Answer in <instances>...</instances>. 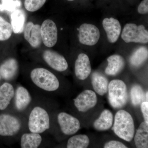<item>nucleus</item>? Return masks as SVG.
I'll return each mask as SVG.
<instances>
[{"instance_id":"obj_8","label":"nucleus","mask_w":148,"mask_h":148,"mask_svg":"<svg viewBox=\"0 0 148 148\" xmlns=\"http://www.w3.org/2000/svg\"><path fill=\"white\" fill-rule=\"evenodd\" d=\"M121 37L126 43H147L148 32L144 25L127 23L123 28Z\"/></svg>"},{"instance_id":"obj_17","label":"nucleus","mask_w":148,"mask_h":148,"mask_svg":"<svg viewBox=\"0 0 148 148\" xmlns=\"http://www.w3.org/2000/svg\"><path fill=\"white\" fill-rule=\"evenodd\" d=\"M75 75L78 79L84 80L90 75L91 64L89 57L86 54L81 53L78 56L74 66Z\"/></svg>"},{"instance_id":"obj_32","label":"nucleus","mask_w":148,"mask_h":148,"mask_svg":"<svg viewBox=\"0 0 148 148\" xmlns=\"http://www.w3.org/2000/svg\"><path fill=\"white\" fill-rule=\"evenodd\" d=\"M140 106L145 121L148 123V102L144 101L140 104Z\"/></svg>"},{"instance_id":"obj_21","label":"nucleus","mask_w":148,"mask_h":148,"mask_svg":"<svg viewBox=\"0 0 148 148\" xmlns=\"http://www.w3.org/2000/svg\"><path fill=\"white\" fill-rule=\"evenodd\" d=\"M113 122V115L112 112L109 110H105L93 123V127L98 131H106L112 127Z\"/></svg>"},{"instance_id":"obj_13","label":"nucleus","mask_w":148,"mask_h":148,"mask_svg":"<svg viewBox=\"0 0 148 148\" xmlns=\"http://www.w3.org/2000/svg\"><path fill=\"white\" fill-rule=\"evenodd\" d=\"M42 42L48 47L55 45L58 40V29L55 22L47 19L42 22L40 27Z\"/></svg>"},{"instance_id":"obj_31","label":"nucleus","mask_w":148,"mask_h":148,"mask_svg":"<svg viewBox=\"0 0 148 148\" xmlns=\"http://www.w3.org/2000/svg\"><path fill=\"white\" fill-rule=\"evenodd\" d=\"M138 12L140 14H147L148 12V0H143L138 6Z\"/></svg>"},{"instance_id":"obj_7","label":"nucleus","mask_w":148,"mask_h":148,"mask_svg":"<svg viewBox=\"0 0 148 148\" xmlns=\"http://www.w3.org/2000/svg\"><path fill=\"white\" fill-rule=\"evenodd\" d=\"M51 119L56 121L59 131L64 136H71L75 135L80 128L79 121L66 112H60L55 115L53 111Z\"/></svg>"},{"instance_id":"obj_29","label":"nucleus","mask_w":148,"mask_h":148,"mask_svg":"<svg viewBox=\"0 0 148 148\" xmlns=\"http://www.w3.org/2000/svg\"><path fill=\"white\" fill-rule=\"evenodd\" d=\"M47 0H25L24 6L27 11L34 12L41 8Z\"/></svg>"},{"instance_id":"obj_3","label":"nucleus","mask_w":148,"mask_h":148,"mask_svg":"<svg viewBox=\"0 0 148 148\" xmlns=\"http://www.w3.org/2000/svg\"><path fill=\"white\" fill-rule=\"evenodd\" d=\"M28 81V84L38 93L47 96L58 91L61 86L58 77L44 67L32 69L29 72Z\"/></svg>"},{"instance_id":"obj_25","label":"nucleus","mask_w":148,"mask_h":148,"mask_svg":"<svg viewBox=\"0 0 148 148\" xmlns=\"http://www.w3.org/2000/svg\"><path fill=\"white\" fill-rule=\"evenodd\" d=\"M148 51L145 47L139 48L131 56L130 59V64L134 67L141 66L147 59Z\"/></svg>"},{"instance_id":"obj_22","label":"nucleus","mask_w":148,"mask_h":148,"mask_svg":"<svg viewBox=\"0 0 148 148\" xmlns=\"http://www.w3.org/2000/svg\"><path fill=\"white\" fill-rule=\"evenodd\" d=\"M11 25L15 34H20L24 31L26 21V15L21 10L16 9L10 15Z\"/></svg>"},{"instance_id":"obj_4","label":"nucleus","mask_w":148,"mask_h":148,"mask_svg":"<svg viewBox=\"0 0 148 148\" xmlns=\"http://www.w3.org/2000/svg\"><path fill=\"white\" fill-rule=\"evenodd\" d=\"M112 130L117 136L127 142L132 141L135 135V125L132 116L124 110L116 114Z\"/></svg>"},{"instance_id":"obj_6","label":"nucleus","mask_w":148,"mask_h":148,"mask_svg":"<svg viewBox=\"0 0 148 148\" xmlns=\"http://www.w3.org/2000/svg\"><path fill=\"white\" fill-rule=\"evenodd\" d=\"M109 101L114 108L124 107L128 101V93L126 84L120 79H114L109 84Z\"/></svg>"},{"instance_id":"obj_27","label":"nucleus","mask_w":148,"mask_h":148,"mask_svg":"<svg viewBox=\"0 0 148 148\" xmlns=\"http://www.w3.org/2000/svg\"><path fill=\"white\" fill-rule=\"evenodd\" d=\"M12 27L10 23L0 16V41L9 39L12 35Z\"/></svg>"},{"instance_id":"obj_26","label":"nucleus","mask_w":148,"mask_h":148,"mask_svg":"<svg viewBox=\"0 0 148 148\" xmlns=\"http://www.w3.org/2000/svg\"><path fill=\"white\" fill-rule=\"evenodd\" d=\"M130 98L134 106H140L145 100V94L142 87L138 84L133 85L130 90Z\"/></svg>"},{"instance_id":"obj_34","label":"nucleus","mask_w":148,"mask_h":148,"mask_svg":"<svg viewBox=\"0 0 148 148\" xmlns=\"http://www.w3.org/2000/svg\"><path fill=\"white\" fill-rule=\"evenodd\" d=\"M2 80H3L2 79L1 77V75H0V84H1Z\"/></svg>"},{"instance_id":"obj_23","label":"nucleus","mask_w":148,"mask_h":148,"mask_svg":"<svg viewBox=\"0 0 148 148\" xmlns=\"http://www.w3.org/2000/svg\"><path fill=\"white\" fill-rule=\"evenodd\" d=\"M134 137L136 147H148V123L144 121L140 124Z\"/></svg>"},{"instance_id":"obj_28","label":"nucleus","mask_w":148,"mask_h":148,"mask_svg":"<svg viewBox=\"0 0 148 148\" xmlns=\"http://www.w3.org/2000/svg\"><path fill=\"white\" fill-rule=\"evenodd\" d=\"M2 3L0 4V11H6L12 12L18 9L21 5L20 0H1Z\"/></svg>"},{"instance_id":"obj_11","label":"nucleus","mask_w":148,"mask_h":148,"mask_svg":"<svg viewBox=\"0 0 148 148\" xmlns=\"http://www.w3.org/2000/svg\"><path fill=\"white\" fill-rule=\"evenodd\" d=\"M98 102L95 92L91 90H85L73 99L74 106L78 111L86 112L95 107Z\"/></svg>"},{"instance_id":"obj_9","label":"nucleus","mask_w":148,"mask_h":148,"mask_svg":"<svg viewBox=\"0 0 148 148\" xmlns=\"http://www.w3.org/2000/svg\"><path fill=\"white\" fill-rule=\"evenodd\" d=\"M41 58L45 64L56 71L64 72L69 68V64L65 57L55 51L45 50L42 54Z\"/></svg>"},{"instance_id":"obj_33","label":"nucleus","mask_w":148,"mask_h":148,"mask_svg":"<svg viewBox=\"0 0 148 148\" xmlns=\"http://www.w3.org/2000/svg\"><path fill=\"white\" fill-rule=\"evenodd\" d=\"M145 98L146 99V100H147V101L148 102V91H147V92H146V94H145Z\"/></svg>"},{"instance_id":"obj_14","label":"nucleus","mask_w":148,"mask_h":148,"mask_svg":"<svg viewBox=\"0 0 148 148\" xmlns=\"http://www.w3.org/2000/svg\"><path fill=\"white\" fill-rule=\"evenodd\" d=\"M21 148H38L44 147L47 142L42 134L29 132H24L19 140Z\"/></svg>"},{"instance_id":"obj_1","label":"nucleus","mask_w":148,"mask_h":148,"mask_svg":"<svg viewBox=\"0 0 148 148\" xmlns=\"http://www.w3.org/2000/svg\"><path fill=\"white\" fill-rule=\"evenodd\" d=\"M34 101L26 116L29 132L43 134L50 127L51 113L53 111L48 96L34 94Z\"/></svg>"},{"instance_id":"obj_20","label":"nucleus","mask_w":148,"mask_h":148,"mask_svg":"<svg viewBox=\"0 0 148 148\" xmlns=\"http://www.w3.org/2000/svg\"><path fill=\"white\" fill-rule=\"evenodd\" d=\"M91 83L93 89L98 95L103 96L108 92V80L101 73L95 72L92 74Z\"/></svg>"},{"instance_id":"obj_30","label":"nucleus","mask_w":148,"mask_h":148,"mask_svg":"<svg viewBox=\"0 0 148 148\" xmlns=\"http://www.w3.org/2000/svg\"><path fill=\"white\" fill-rule=\"evenodd\" d=\"M104 148H126L127 147L123 143L118 141L111 140L106 143L104 146Z\"/></svg>"},{"instance_id":"obj_35","label":"nucleus","mask_w":148,"mask_h":148,"mask_svg":"<svg viewBox=\"0 0 148 148\" xmlns=\"http://www.w3.org/2000/svg\"><path fill=\"white\" fill-rule=\"evenodd\" d=\"M67 1H75V0H67Z\"/></svg>"},{"instance_id":"obj_19","label":"nucleus","mask_w":148,"mask_h":148,"mask_svg":"<svg viewBox=\"0 0 148 148\" xmlns=\"http://www.w3.org/2000/svg\"><path fill=\"white\" fill-rule=\"evenodd\" d=\"M107 61L108 65L105 73L108 75H116L123 69L125 65L124 58L119 54L110 56L107 59Z\"/></svg>"},{"instance_id":"obj_12","label":"nucleus","mask_w":148,"mask_h":148,"mask_svg":"<svg viewBox=\"0 0 148 148\" xmlns=\"http://www.w3.org/2000/svg\"><path fill=\"white\" fill-rule=\"evenodd\" d=\"M19 66L15 57L10 56L3 60L0 64V75L4 82H12L17 78Z\"/></svg>"},{"instance_id":"obj_2","label":"nucleus","mask_w":148,"mask_h":148,"mask_svg":"<svg viewBox=\"0 0 148 148\" xmlns=\"http://www.w3.org/2000/svg\"><path fill=\"white\" fill-rule=\"evenodd\" d=\"M28 131L26 117L9 111L0 113V141L7 145L14 144Z\"/></svg>"},{"instance_id":"obj_24","label":"nucleus","mask_w":148,"mask_h":148,"mask_svg":"<svg viewBox=\"0 0 148 148\" xmlns=\"http://www.w3.org/2000/svg\"><path fill=\"white\" fill-rule=\"evenodd\" d=\"M90 144V140L86 135H73L69 138L66 144L67 148H86Z\"/></svg>"},{"instance_id":"obj_10","label":"nucleus","mask_w":148,"mask_h":148,"mask_svg":"<svg viewBox=\"0 0 148 148\" xmlns=\"http://www.w3.org/2000/svg\"><path fill=\"white\" fill-rule=\"evenodd\" d=\"M100 37V30L95 25L84 23L80 26L78 38L82 44L89 46L95 45L98 42Z\"/></svg>"},{"instance_id":"obj_18","label":"nucleus","mask_w":148,"mask_h":148,"mask_svg":"<svg viewBox=\"0 0 148 148\" xmlns=\"http://www.w3.org/2000/svg\"><path fill=\"white\" fill-rule=\"evenodd\" d=\"M103 26L109 42H116L121 33V27L119 21L113 17L106 18L103 20Z\"/></svg>"},{"instance_id":"obj_5","label":"nucleus","mask_w":148,"mask_h":148,"mask_svg":"<svg viewBox=\"0 0 148 148\" xmlns=\"http://www.w3.org/2000/svg\"><path fill=\"white\" fill-rule=\"evenodd\" d=\"M34 95H33L27 88L20 84H16L13 101L7 111L26 117L34 101Z\"/></svg>"},{"instance_id":"obj_15","label":"nucleus","mask_w":148,"mask_h":148,"mask_svg":"<svg viewBox=\"0 0 148 148\" xmlns=\"http://www.w3.org/2000/svg\"><path fill=\"white\" fill-rule=\"evenodd\" d=\"M40 27L39 24H34L32 21H29L24 26V38L34 48L39 47L42 42Z\"/></svg>"},{"instance_id":"obj_16","label":"nucleus","mask_w":148,"mask_h":148,"mask_svg":"<svg viewBox=\"0 0 148 148\" xmlns=\"http://www.w3.org/2000/svg\"><path fill=\"white\" fill-rule=\"evenodd\" d=\"M15 92V85L8 82L0 84V111H7L10 107Z\"/></svg>"}]
</instances>
